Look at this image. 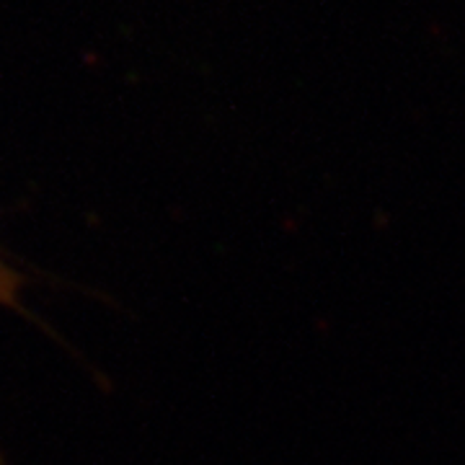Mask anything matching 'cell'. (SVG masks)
I'll list each match as a JSON object with an SVG mask.
<instances>
[{"label": "cell", "instance_id": "cell-1", "mask_svg": "<svg viewBox=\"0 0 465 465\" xmlns=\"http://www.w3.org/2000/svg\"><path fill=\"white\" fill-rule=\"evenodd\" d=\"M21 284H24V280H21L16 272H14L11 266L0 259V305L21 311V302H18V295H21Z\"/></svg>", "mask_w": 465, "mask_h": 465}]
</instances>
